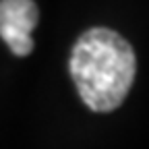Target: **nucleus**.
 <instances>
[{
    "instance_id": "2",
    "label": "nucleus",
    "mask_w": 149,
    "mask_h": 149,
    "mask_svg": "<svg viewBox=\"0 0 149 149\" xmlns=\"http://www.w3.org/2000/svg\"><path fill=\"white\" fill-rule=\"evenodd\" d=\"M37 17L40 13L33 0H0V37L13 54H31V31L37 25Z\"/></svg>"
},
{
    "instance_id": "1",
    "label": "nucleus",
    "mask_w": 149,
    "mask_h": 149,
    "mask_svg": "<svg viewBox=\"0 0 149 149\" xmlns=\"http://www.w3.org/2000/svg\"><path fill=\"white\" fill-rule=\"evenodd\" d=\"M137 60L130 44L116 31H85L70 54V77L93 112L116 110L135 81Z\"/></svg>"
}]
</instances>
